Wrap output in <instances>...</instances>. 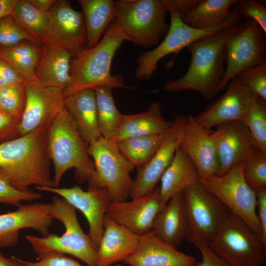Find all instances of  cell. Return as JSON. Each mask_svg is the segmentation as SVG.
<instances>
[{
    "mask_svg": "<svg viewBox=\"0 0 266 266\" xmlns=\"http://www.w3.org/2000/svg\"><path fill=\"white\" fill-rule=\"evenodd\" d=\"M53 119L26 134L0 142V173L19 191H29L32 185L54 187L47 148Z\"/></svg>",
    "mask_w": 266,
    "mask_h": 266,
    "instance_id": "6da1fadb",
    "label": "cell"
},
{
    "mask_svg": "<svg viewBox=\"0 0 266 266\" xmlns=\"http://www.w3.org/2000/svg\"><path fill=\"white\" fill-rule=\"evenodd\" d=\"M224 30L188 46L191 61L187 71L182 76L166 82L162 90L166 92L194 91L206 100L212 99L219 93L225 71Z\"/></svg>",
    "mask_w": 266,
    "mask_h": 266,
    "instance_id": "7a4b0ae2",
    "label": "cell"
},
{
    "mask_svg": "<svg viewBox=\"0 0 266 266\" xmlns=\"http://www.w3.org/2000/svg\"><path fill=\"white\" fill-rule=\"evenodd\" d=\"M48 155L54 169V188H59L63 175L69 169H75L81 184L93 182L96 171L86 143L82 139L70 114L65 106L53 120L48 133Z\"/></svg>",
    "mask_w": 266,
    "mask_h": 266,
    "instance_id": "3957f363",
    "label": "cell"
},
{
    "mask_svg": "<svg viewBox=\"0 0 266 266\" xmlns=\"http://www.w3.org/2000/svg\"><path fill=\"white\" fill-rule=\"evenodd\" d=\"M125 37L111 23L101 40L91 49L85 48L71 62L70 82L64 91L65 96L100 86L125 88L123 77L111 73L114 55Z\"/></svg>",
    "mask_w": 266,
    "mask_h": 266,
    "instance_id": "277c9868",
    "label": "cell"
},
{
    "mask_svg": "<svg viewBox=\"0 0 266 266\" xmlns=\"http://www.w3.org/2000/svg\"><path fill=\"white\" fill-rule=\"evenodd\" d=\"M51 215L64 225L65 231L61 236L49 233L43 237L27 234L26 240L33 251L40 256L54 252L73 256L88 266H97V248L79 223L76 208L66 200L54 196L51 203Z\"/></svg>",
    "mask_w": 266,
    "mask_h": 266,
    "instance_id": "5b68a950",
    "label": "cell"
},
{
    "mask_svg": "<svg viewBox=\"0 0 266 266\" xmlns=\"http://www.w3.org/2000/svg\"><path fill=\"white\" fill-rule=\"evenodd\" d=\"M166 13L163 0H119L114 2L111 23L120 29L126 40L148 48L158 44L166 34Z\"/></svg>",
    "mask_w": 266,
    "mask_h": 266,
    "instance_id": "8992f818",
    "label": "cell"
},
{
    "mask_svg": "<svg viewBox=\"0 0 266 266\" xmlns=\"http://www.w3.org/2000/svg\"><path fill=\"white\" fill-rule=\"evenodd\" d=\"M232 266H265L266 245L241 219L230 213L208 245Z\"/></svg>",
    "mask_w": 266,
    "mask_h": 266,
    "instance_id": "52a82bcc",
    "label": "cell"
},
{
    "mask_svg": "<svg viewBox=\"0 0 266 266\" xmlns=\"http://www.w3.org/2000/svg\"><path fill=\"white\" fill-rule=\"evenodd\" d=\"M224 34L226 66L219 92L241 71L266 63V34L254 21L247 20L228 28Z\"/></svg>",
    "mask_w": 266,
    "mask_h": 266,
    "instance_id": "ba28073f",
    "label": "cell"
},
{
    "mask_svg": "<svg viewBox=\"0 0 266 266\" xmlns=\"http://www.w3.org/2000/svg\"><path fill=\"white\" fill-rule=\"evenodd\" d=\"M243 164L235 165L223 175H215L200 180L208 192L232 214L243 221L264 243L257 213L255 192L244 178Z\"/></svg>",
    "mask_w": 266,
    "mask_h": 266,
    "instance_id": "9c48e42d",
    "label": "cell"
},
{
    "mask_svg": "<svg viewBox=\"0 0 266 266\" xmlns=\"http://www.w3.org/2000/svg\"><path fill=\"white\" fill-rule=\"evenodd\" d=\"M96 177L88 186L105 189L111 202L127 200L132 186L131 173L134 166L121 153L116 142L102 137L89 145Z\"/></svg>",
    "mask_w": 266,
    "mask_h": 266,
    "instance_id": "30bf717a",
    "label": "cell"
},
{
    "mask_svg": "<svg viewBox=\"0 0 266 266\" xmlns=\"http://www.w3.org/2000/svg\"><path fill=\"white\" fill-rule=\"evenodd\" d=\"M241 20L235 5L229 19L214 28L199 30L183 22L176 14H170L169 28L164 40L153 50L141 53L137 59L135 76L138 79H149L157 68L159 61L166 56L178 53L192 43L232 27Z\"/></svg>",
    "mask_w": 266,
    "mask_h": 266,
    "instance_id": "8fae6325",
    "label": "cell"
},
{
    "mask_svg": "<svg viewBox=\"0 0 266 266\" xmlns=\"http://www.w3.org/2000/svg\"><path fill=\"white\" fill-rule=\"evenodd\" d=\"M188 223L187 238L209 245L231 213L202 186L199 177L183 191Z\"/></svg>",
    "mask_w": 266,
    "mask_h": 266,
    "instance_id": "7c38bea8",
    "label": "cell"
},
{
    "mask_svg": "<svg viewBox=\"0 0 266 266\" xmlns=\"http://www.w3.org/2000/svg\"><path fill=\"white\" fill-rule=\"evenodd\" d=\"M39 191L55 193L66 200L86 217L89 225L88 235L98 248L103 233V222L111 202L107 191L104 188L88 186L87 191L78 186L54 188L35 186Z\"/></svg>",
    "mask_w": 266,
    "mask_h": 266,
    "instance_id": "4fadbf2b",
    "label": "cell"
},
{
    "mask_svg": "<svg viewBox=\"0 0 266 266\" xmlns=\"http://www.w3.org/2000/svg\"><path fill=\"white\" fill-rule=\"evenodd\" d=\"M186 119L187 117L182 115L174 117L157 152L146 165L138 168L136 175L133 180L130 194L131 199L145 196L156 187L179 146L180 134Z\"/></svg>",
    "mask_w": 266,
    "mask_h": 266,
    "instance_id": "5bb4252c",
    "label": "cell"
},
{
    "mask_svg": "<svg viewBox=\"0 0 266 266\" xmlns=\"http://www.w3.org/2000/svg\"><path fill=\"white\" fill-rule=\"evenodd\" d=\"M211 136L217 157L218 171L221 176L236 165L244 163L255 149L243 121H233L216 126Z\"/></svg>",
    "mask_w": 266,
    "mask_h": 266,
    "instance_id": "9a60e30c",
    "label": "cell"
},
{
    "mask_svg": "<svg viewBox=\"0 0 266 266\" xmlns=\"http://www.w3.org/2000/svg\"><path fill=\"white\" fill-rule=\"evenodd\" d=\"M225 89L220 98L194 116L208 129L228 122L243 121L255 95L237 76L232 78Z\"/></svg>",
    "mask_w": 266,
    "mask_h": 266,
    "instance_id": "2e32d148",
    "label": "cell"
},
{
    "mask_svg": "<svg viewBox=\"0 0 266 266\" xmlns=\"http://www.w3.org/2000/svg\"><path fill=\"white\" fill-rule=\"evenodd\" d=\"M26 103L15 137L26 134L53 119L64 106V90L33 82L25 85Z\"/></svg>",
    "mask_w": 266,
    "mask_h": 266,
    "instance_id": "e0dca14e",
    "label": "cell"
},
{
    "mask_svg": "<svg viewBox=\"0 0 266 266\" xmlns=\"http://www.w3.org/2000/svg\"><path fill=\"white\" fill-rule=\"evenodd\" d=\"M164 206L160 187L156 186L150 193L142 197L130 201L111 202L106 215L140 236L152 230L157 216Z\"/></svg>",
    "mask_w": 266,
    "mask_h": 266,
    "instance_id": "ac0fdd59",
    "label": "cell"
},
{
    "mask_svg": "<svg viewBox=\"0 0 266 266\" xmlns=\"http://www.w3.org/2000/svg\"><path fill=\"white\" fill-rule=\"evenodd\" d=\"M49 13L51 28L46 41L61 45L75 58L85 48L87 42L82 11L74 9L68 0H56Z\"/></svg>",
    "mask_w": 266,
    "mask_h": 266,
    "instance_id": "d6986e66",
    "label": "cell"
},
{
    "mask_svg": "<svg viewBox=\"0 0 266 266\" xmlns=\"http://www.w3.org/2000/svg\"><path fill=\"white\" fill-rule=\"evenodd\" d=\"M212 132L190 115L187 117L180 136L179 147L195 164L200 180L216 175L218 171Z\"/></svg>",
    "mask_w": 266,
    "mask_h": 266,
    "instance_id": "ffe728a7",
    "label": "cell"
},
{
    "mask_svg": "<svg viewBox=\"0 0 266 266\" xmlns=\"http://www.w3.org/2000/svg\"><path fill=\"white\" fill-rule=\"evenodd\" d=\"M51 203H34L21 205L16 211L0 215V247L14 245L19 232L23 229H34L43 236L48 234L53 224Z\"/></svg>",
    "mask_w": 266,
    "mask_h": 266,
    "instance_id": "44dd1931",
    "label": "cell"
},
{
    "mask_svg": "<svg viewBox=\"0 0 266 266\" xmlns=\"http://www.w3.org/2000/svg\"><path fill=\"white\" fill-rule=\"evenodd\" d=\"M123 262L130 266H195L197 260L162 241L151 231L139 236L137 249Z\"/></svg>",
    "mask_w": 266,
    "mask_h": 266,
    "instance_id": "7402d4cb",
    "label": "cell"
},
{
    "mask_svg": "<svg viewBox=\"0 0 266 266\" xmlns=\"http://www.w3.org/2000/svg\"><path fill=\"white\" fill-rule=\"evenodd\" d=\"M139 240V236L106 215L97 249V266H111L123 262L137 249Z\"/></svg>",
    "mask_w": 266,
    "mask_h": 266,
    "instance_id": "603a6c76",
    "label": "cell"
},
{
    "mask_svg": "<svg viewBox=\"0 0 266 266\" xmlns=\"http://www.w3.org/2000/svg\"><path fill=\"white\" fill-rule=\"evenodd\" d=\"M42 52L33 82L43 87L64 90L70 82V68L72 56L61 45L46 41L41 44Z\"/></svg>",
    "mask_w": 266,
    "mask_h": 266,
    "instance_id": "cb8c5ba5",
    "label": "cell"
},
{
    "mask_svg": "<svg viewBox=\"0 0 266 266\" xmlns=\"http://www.w3.org/2000/svg\"><path fill=\"white\" fill-rule=\"evenodd\" d=\"M64 106L86 144L89 145L102 137L97 121L94 89H86L66 96Z\"/></svg>",
    "mask_w": 266,
    "mask_h": 266,
    "instance_id": "d4e9b609",
    "label": "cell"
},
{
    "mask_svg": "<svg viewBox=\"0 0 266 266\" xmlns=\"http://www.w3.org/2000/svg\"><path fill=\"white\" fill-rule=\"evenodd\" d=\"M152 231L165 242L180 245L188 234V223L183 192L172 197L159 212Z\"/></svg>",
    "mask_w": 266,
    "mask_h": 266,
    "instance_id": "484cf974",
    "label": "cell"
},
{
    "mask_svg": "<svg viewBox=\"0 0 266 266\" xmlns=\"http://www.w3.org/2000/svg\"><path fill=\"white\" fill-rule=\"evenodd\" d=\"M172 121H167L162 115L161 104L152 102L144 112L123 115L115 137V142L129 138L166 133Z\"/></svg>",
    "mask_w": 266,
    "mask_h": 266,
    "instance_id": "4316f807",
    "label": "cell"
},
{
    "mask_svg": "<svg viewBox=\"0 0 266 266\" xmlns=\"http://www.w3.org/2000/svg\"><path fill=\"white\" fill-rule=\"evenodd\" d=\"M199 177L195 164L179 146L160 179L159 187L163 205H166L172 197L183 192Z\"/></svg>",
    "mask_w": 266,
    "mask_h": 266,
    "instance_id": "83f0119b",
    "label": "cell"
},
{
    "mask_svg": "<svg viewBox=\"0 0 266 266\" xmlns=\"http://www.w3.org/2000/svg\"><path fill=\"white\" fill-rule=\"evenodd\" d=\"M42 52L41 44L23 41L14 45H0V59L7 63L26 82L34 81Z\"/></svg>",
    "mask_w": 266,
    "mask_h": 266,
    "instance_id": "f1b7e54d",
    "label": "cell"
},
{
    "mask_svg": "<svg viewBox=\"0 0 266 266\" xmlns=\"http://www.w3.org/2000/svg\"><path fill=\"white\" fill-rule=\"evenodd\" d=\"M112 0H78L86 30L85 48L91 49L99 42L101 34L112 22L114 13Z\"/></svg>",
    "mask_w": 266,
    "mask_h": 266,
    "instance_id": "f546056e",
    "label": "cell"
},
{
    "mask_svg": "<svg viewBox=\"0 0 266 266\" xmlns=\"http://www.w3.org/2000/svg\"><path fill=\"white\" fill-rule=\"evenodd\" d=\"M238 0H201L182 19L189 26L199 30L218 26L230 17Z\"/></svg>",
    "mask_w": 266,
    "mask_h": 266,
    "instance_id": "4dcf8cb0",
    "label": "cell"
},
{
    "mask_svg": "<svg viewBox=\"0 0 266 266\" xmlns=\"http://www.w3.org/2000/svg\"><path fill=\"white\" fill-rule=\"evenodd\" d=\"M11 16L19 27L40 44L47 40L51 28L49 12L37 9L28 0H16Z\"/></svg>",
    "mask_w": 266,
    "mask_h": 266,
    "instance_id": "1f68e13d",
    "label": "cell"
},
{
    "mask_svg": "<svg viewBox=\"0 0 266 266\" xmlns=\"http://www.w3.org/2000/svg\"><path fill=\"white\" fill-rule=\"evenodd\" d=\"M94 90L97 121L100 133L104 139L114 142L116 132L124 114L116 106L112 88L100 86Z\"/></svg>",
    "mask_w": 266,
    "mask_h": 266,
    "instance_id": "d6a6232c",
    "label": "cell"
},
{
    "mask_svg": "<svg viewBox=\"0 0 266 266\" xmlns=\"http://www.w3.org/2000/svg\"><path fill=\"white\" fill-rule=\"evenodd\" d=\"M166 132L131 137L116 143L121 153L133 166L139 168L146 165L157 152Z\"/></svg>",
    "mask_w": 266,
    "mask_h": 266,
    "instance_id": "836d02e7",
    "label": "cell"
},
{
    "mask_svg": "<svg viewBox=\"0 0 266 266\" xmlns=\"http://www.w3.org/2000/svg\"><path fill=\"white\" fill-rule=\"evenodd\" d=\"M243 121L254 149L266 154V101L255 95Z\"/></svg>",
    "mask_w": 266,
    "mask_h": 266,
    "instance_id": "e575fe53",
    "label": "cell"
},
{
    "mask_svg": "<svg viewBox=\"0 0 266 266\" xmlns=\"http://www.w3.org/2000/svg\"><path fill=\"white\" fill-rule=\"evenodd\" d=\"M24 86H8L0 89V109L20 121L25 106Z\"/></svg>",
    "mask_w": 266,
    "mask_h": 266,
    "instance_id": "d590c367",
    "label": "cell"
},
{
    "mask_svg": "<svg viewBox=\"0 0 266 266\" xmlns=\"http://www.w3.org/2000/svg\"><path fill=\"white\" fill-rule=\"evenodd\" d=\"M243 174L253 189L266 186V154L255 150L244 163Z\"/></svg>",
    "mask_w": 266,
    "mask_h": 266,
    "instance_id": "8d00e7d4",
    "label": "cell"
},
{
    "mask_svg": "<svg viewBox=\"0 0 266 266\" xmlns=\"http://www.w3.org/2000/svg\"><path fill=\"white\" fill-rule=\"evenodd\" d=\"M25 40L40 44L19 27L11 15L0 19V45L9 46Z\"/></svg>",
    "mask_w": 266,
    "mask_h": 266,
    "instance_id": "74e56055",
    "label": "cell"
},
{
    "mask_svg": "<svg viewBox=\"0 0 266 266\" xmlns=\"http://www.w3.org/2000/svg\"><path fill=\"white\" fill-rule=\"evenodd\" d=\"M257 96L266 101V63L246 68L236 76Z\"/></svg>",
    "mask_w": 266,
    "mask_h": 266,
    "instance_id": "f35d334b",
    "label": "cell"
},
{
    "mask_svg": "<svg viewBox=\"0 0 266 266\" xmlns=\"http://www.w3.org/2000/svg\"><path fill=\"white\" fill-rule=\"evenodd\" d=\"M41 198V194L32 190L28 191L17 190L0 173V202L18 207L22 201H31Z\"/></svg>",
    "mask_w": 266,
    "mask_h": 266,
    "instance_id": "ab89813d",
    "label": "cell"
},
{
    "mask_svg": "<svg viewBox=\"0 0 266 266\" xmlns=\"http://www.w3.org/2000/svg\"><path fill=\"white\" fill-rule=\"evenodd\" d=\"M241 19L252 20L266 33V6L254 0H238L235 4Z\"/></svg>",
    "mask_w": 266,
    "mask_h": 266,
    "instance_id": "60d3db41",
    "label": "cell"
},
{
    "mask_svg": "<svg viewBox=\"0 0 266 266\" xmlns=\"http://www.w3.org/2000/svg\"><path fill=\"white\" fill-rule=\"evenodd\" d=\"M18 260L23 266H85L65 254L54 252L39 256L36 262Z\"/></svg>",
    "mask_w": 266,
    "mask_h": 266,
    "instance_id": "b9f144b4",
    "label": "cell"
},
{
    "mask_svg": "<svg viewBox=\"0 0 266 266\" xmlns=\"http://www.w3.org/2000/svg\"><path fill=\"white\" fill-rule=\"evenodd\" d=\"M193 243L201 255V260L197 262L195 266H232L216 254L208 245L199 242Z\"/></svg>",
    "mask_w": 266,
    "mask_h": 266,
    "instance_id": "7bdbcfd3",
    "label": "cell"
},
{
    "mask_svg": "<svg viewBox=\"0 0 266 266\" xmlns=\"http://www.w3.org/2000/svg\"><path fill=\"white\" fill-rule=\"evenodd\" d=\"M26 82L7 63L0 59V88L24 86Z\"/></svg>",
    "mask_w": 266,
    "mask_h": 266,
    "instance_id": "ee69618b",
    "label": "cell"
},
{
    "mask_svg": "<svg viewBox=\"0 0 266 266\" xmlns=\"http://www.w3.org/2000/svg\"><path fill=\"white\" fill-rule=\"evenodd\" d=\"M166 12L177 14L181 19L201 0H163Z\"/></svg>",
    "mask_w": 266,
    "mask_h": 266,
    "instance_id": "f6af8a7d",
    "label": "cell"
},
{
    "mask_svg": "<svg viewBox=\"0 0 266 266\" xmlns=\"http://www.w3.org/2000/svg\"><path fill=\"white\" fill-rule=\"evenodd\" d=\"M257 199V213L262 238L266 245V186L254 189Z\"/></svg>",
    "mask_w": 266,
    "mask_h": 266,
    "instance_id": "bcb514c9",
    "label": "cell"
},
{
    "mask_svg": "<svg viewBox=\"0 0 266 266\" xmlns=\"http://www.w3.org/2000/svg\"><path fill=\"white\" fill-rule=\"evenodd\" d=\"M19 122L0 109V142L14 138Z\"/></svg>",
    "mask_w": 266,
    "mask_h": 266,
    "instance_id": "7dc6e473",
    "label": "cell"
},
{
    "mask_svg": "<svg viewBox=\"0 0 266 266\" xmlns=\"http://www.w3.org/2000/svg\"><path fill=\"white\" fill-rule=\"evenodd\" d=\"M16 0H0V19L12 15Z\"/></svg>",
    "mask_w": 266,
    "mask_h": 266,
    "instance_id": "c3c4849f",
    "label": "cell"
},
{
    "mask_svg": "<svg viewBox=\"0 0 266 266\" xmlns=\"http://www.w3.org/2000/svg\"><path fill=\"white\" fill-rule=\"evenodd\" d=\"M56 0H28L29 2L37 9L49 12Z\"/></svg>",
    "mask_w": 266,
    "mask_h": 266,
    "instance_id": "681fc988",
    "label": "cell"
},
{
    "mask_svg": "<svg viewBox=\"0 0 266 266\" xmlns=\"http://www.w3.org/2000/svg\"><path fill=\"white\" fill-rule=\"evenodd\" d=\"M0 266H23L18 260V258L11 256L5 257L0 251Z\"/></svg>",
    "mask_w": 266,
    "mask_h": 266,
    "instance_id": "f907efd6",
    "label": "cell"
},
{
    "mask_svg": "<svg viewBox=\"0 0 266 266\" xmlns=\"http://www.w3.org/2000/svg\"><path fill=\"white\" fill-rule=\"evenodd\" d=\"M113 266H122V265H121L120 264H116L114 265Z\"/></svg>",
    "mask_w": 266,
    "mask_h": 266,
    "instance_id": "816d5d0a",
    "label": "cell"
},
{
    "mask_svg": "<svg viewBox=\"0 0 266 266\" xmlns=\"http://www.w3.org/2000/svg\"></svg>",
    "mask_w": 266,
    "mask_h": 266,
    "instance_id": "f5cc1de1",
    "label": "cell"
}]
</instances>
